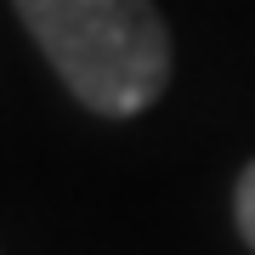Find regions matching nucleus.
<instances>
[{
	"instance_id": "f03ea898",
	"label": "nucleus",
	"mask_w": 255,
	"mask_h": 255,
	"mask_svg": "<svg viewBox=\"0 0 255 255\" xmlns=\"http://www.w3.org/2000/svg\"><path fill=\"white\" fill-rule=\"evenodd\" d=\"M233 210H238V233H244V244L255 250V159L244 164V176H238V187H233Z\"/></svg>"
},
{
	"instance_id": "f257e3e1",
	"label": "nucleus",
	"mask_w": 255,
	"mask_h": 255,
	"mask_svg": "<svg viewBox=\"0 0 255 255\" xmlns=\"http://www.w3.org/2000/svg\"><path fill=\"white\" fill-rule=\"evenodd\" d=\"M57 80L91 114L130 119L170 85V28L153 0H11Z\"/></svg>"
}]
</instances>
